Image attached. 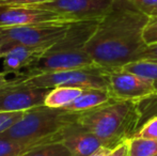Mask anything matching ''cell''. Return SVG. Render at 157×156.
Returning a JSON list of instances; mask_svg holds the SVG:
<instances>
[{"instance_id":"30bf717a","label":"cell","mask_w":157,"mask_h":156,"mask_svg":"<svg viewBox=\"0 0 157 156\" xmlns=\"http://www.w3.org/2000/svg\"><path fill=\"white\" fill-rule=\"evenodd\" d=\"M67 21L52 11L31 6L0 8V28L21 27L46 23Z\"/></svg>"},{"instance_id":"ffe728a7","label":"cell","mask_w":157,"mask_h":156,"mask_svg":"<svg viewBox=\"0 0 157 156\" xmlns=\"http://www.w3.org/2000/svg\"><path fill=\"white\" fill-rule=\"evenodd\" d=\"M26 111V110H25ZM25 111H12V112H0V134L10 129L16 124L25 115Z\"/></svg>"},{"instance_id":"52a82bcc","label":"cell","mask_w":157,"mask_h":156,"mask_svg":"<svg viewBox=\"0 0 157 156\" xmlns=\"http://www.w3.org/2000/svg\"><path fill=\"white\" fill-rule=\"evenodd\" d=\"M113 0H52L31 8L52 11L67 21H99L110 10Z\"/></svg>"},{"instance_id":"d4e9b609","label":"cell","mask_w":157,"mask_h":156,"mask_svg":"<svg viewBox=\"0 0 157 156\" xmlns=\"http://www.w3.org/2000/svg\"><path fill=\"white\" fill-rule=\"evenodd\" d=\"M112 149L108 148V146H101V148H98L94 153H92L90 156H109L110 153H111Z\"/></svg>"},{"instance_id":"44dd1931","label":"cell","mask_w":157,"mask_h":156,"mask_svg":"<svg viewBox=\"0 0 157 156\" xmlns=\"http://www.w3.org/2000/svg\"><path fill=\"white\" fill-rule=\"evenodd\" d=\"M132 2L147 16H157V0H132Z\"/></svg>"},{"instance_id":"5bb4252c","label":"cell","mask_w":157,"mask_h":156,"mask_svg":"<svg viewBox=\"0 0 157 156\" xmlns=\"http://www.w3.org/2000/svg\"><path fill=\"white\" fill-rule=\"evenodd\" d=\"M83 89L74 87H57L50 89L44 100V105L50 108H64L75 101Z\"/></svg>"},{"instance_id":"2e32d148","label":"cell","mask_w":157,"mask_h":156,"mask_svg":"<svg viewBox=\"0 0 157 156\" xmlns=\"http://www.w3.org/2000/svg\"><path fill=\"white\" fill-rule=\"evenodd\" d=\"M128 142V156H157V140L132 137Z\"/></svg>"},{"instance_id":"6da1fadb","label":"cell","mask_w":157,"mask_h":156,"mask_svg":"<svg viewBox=\"0 0 157 156\" xmlns=\"http://www.w3.org/2000/svg\"><path fill=\"white\" fill-rule=\"evenodd\" d=\"M149 18L132 0H113L86 45L94 64L116 70L139 60L147 47L142 31Z\"/></svg>"},{"instance_id":"7a4b0ae2","label":"cell","mask_w":157,"mask_h":156,"mask_svg":"<svg viewBox=\"0 0 157 156\" xmlns=\"http://www.w3.org/2000/svg\"><path fill=\"white\" fill-rule=\"evenodd\" d=\"M76 121L105 146L114 149L137 133L142 125L143 113L140 102L110 100L91 110L76 113Z\"/></svg>"},{"instance_id":"7402d4cb","label":"cell","mask_w":157,"mask_h":156,"mask_svg":"<svg viewBox=\"0 0 157 156\" xmlns=\"http://www.w3.org/2000/svg\"><path fill=\"white\" fill-rule=\"evenodd\" d=\"M52 0H0V8H18V6H33Z\"/></svg>"},{"instance_id":"3957f363","label":"cell","mask_w":157,"mask_h":156,"mask_svg":"<svg viewBox=\"0 0 157 156\" xmlns=\"http://www.w3.org/2000/svg\"><path fill=\"white\" fill-rule=\"evenodd\" d=\"M74 120H76L75 112L39 105L26 110L24 117L10 129L0 134V137L18 140L55 138L66 124Z\"/></svg>"},{"instance_id":"9c48e42d","label":"cell","mask_w":157,"mask_h":156,"mask_svg":"<svg viewBox=\"0 0 157 156\" xmlns=\"http://www.w3.org/2000/svg\"><path fill=\"white\" fill-rule=\"evenodd\" d=\"M56 141L62 143L72 156H90L104 146L99 138L81 126L76 120L66 124L57 134Z\"/></svg>"},{"instance_id":"5b68a950","label":"cell","mask_w":157,"mask_h":156,"mask_svg":"<svg viewBox=\"0 0 157 156\" xmlns=\"http://www.w3.org/2000/svg\"><path fill=\"white\" fill-rule=\"evenodd\" d=\"M74 21H59L21 27L0 28V55L15 45L52 47L67 31Z\"/></svg>"},{"instance_id":"cb8c5ba5","label":"cell","mask_w":157,"mask_h":156,"mask_svg":"<svg viewBox=\"0 0 157 156\" xmlns=\"http://www.w3.org/2000/svg\"><path fill=\"white\" fill-rule=\"evenodd\" d=\"M109 156H128V142L127 140L122 142L121 144L117 146L114 149H112Z\"/></svg>"},{"instance_id":"d6986e66","label":"cell","mask_w":157,"mask_h":156,"mask_svg":"<svg viewBox=\"0 0 157 156\" xmlns=\"http://www.w3.org/2000/svg\"><path fill=\"white\" fill-rule=\"evenodd\" d=\"M142 39L147 46L157 45V16H150L143 28Z\"/></svg>"},{"instance_id":"e0dca14e","label":"cell","mask_w":157,"mask_h":156,"mask_svg":"<svg viewBox=\"0 0 157 156\" xmlns=\"http://www.w3.org/2000/svg\"><path fill=\"white\" fill-rule=\"evenodd\" d=\"M23 156H72L68 150L60 142H49L37 146Z\"/></svg>"},{"instance_id":"484cf974","label":"cell","mask_w":157,"mask_h":156,"mask_svg":"<svg viewBox=\"0 0 157 156\" xmlns=\"http://www.w3.org/2000/svg\"><path fill=\"white\" fill-rule=\"evenodd\" d=\"M6 75H8V74L4 73L3 71L0 72V86L3 85V83H6V81H8V79H6Z\"/></svg>"},{"instance_id":"ba28073f","label":"cell","mask_w":157,"mask_h":156,"mask_svg":"<svg viewBox=\"0 0 157 156\" xmlns=\"http://www.w3.org/2000/svg\"><path fill=\"white\" fill-rule=\"evenodd\" d=\"M50 89L25 87L14 79L0 86V112L25 111L44 104Z\"/></svg>"},{"instance_id":"8992f818","label":"cell","mask_w":157,"mask_h":156,"mask_svg":"<svg viewBox=\"0 0 157 156\" xmlns=\"http://www.w3.org/2000/svg\"><path fill=\"white\" fill-rule=\"evenodd\" d=\"M107 90L116 101L142 102L157 95V88L153 82L123 69L108 70Z\"/></svg>"},{"instance_id":"7c38bea8","label":"cell","mask_w":157,"mask_h":156,"mask_svg":"<svg viewBox=\"0 0 157 156\" xmlns=\"http://www.w3.org/2000/svg\"><path fill=\"white\" fill-rule=\"evenodd\" d=\"M112 100L108 90L105 89H85L82 93L70 105L64 107V110L70 112H82L106 104Z\"/></svg>"},{"instance_id":"4fadbf2b","label":"cell","mask_w":157,"mask_h":156,"mask_svg":"<svg viewBox=\"0 0 157 156\" xmlns=\"http://www.w3.org/2000/svg\"><path fill=\"white\" fill-rule=\"evenodd\" d=\"M49 142H57L56 137L37 140H18L0 137V156H23L37 146Z\"/></svg>"},{"instance_id":"8fae6325","label":"cell","mask_w":157,"mask_h":156,"mask_svg":"<svg viewBox=\"0 0 157 156\" xmlns=\"http://www.w3.org/2000/svg\"><path fill=\"white\" fill-rule=\"evenodd\" d=\"M49 47L45 46L15 45L4 50L0 58L3 59V72L6 74L21 75L27 67L39 60Z\"/></svg>"},{"instance_id":"ac0fdd59","label":"cell","mask_w":157,"mask_h":156,"mask_svg":"<svg viewBox=\"0 0 157 156\" xmlns=\"http://www.w3.org/2000/svg\"><path fill=\"white\" fill-rule=\"evenodd\" d=\"M132 137L157 140V116L147 119Z\"/></svg>"},{"instance_id":"603a6c76","label":"cell","mask_w":157,"mask_h":156,"mask_svg":"<svg viewBox=\"0 0 157 156\" xmlns=\"http://www.w3.org/2000/svg\"><path fill=\"white\" fill-rule=\"evenodd\" d=\"M140 59H149V60H156L157 61V45L147 46L143 50ZM139 59V60H140Z\"/></svg>"},{"instance_id":"4316f807","label":"cell","mask_w":157,"mask_h":156,"mask_svg":"<svg viewBox=\"0 0 157 156\" xmlns=\"http://www.w3.org/2000/svg\"><path fill=\"white\" fill-rule=\"evenodd\" d=\"M0 40H1V38H0Z\"/></svg>"},{"instance_id":"277c9868","label":"cell","mask_w":157,"mask_h":156,"mask_svg":"<svg viewBox=\"0 0 157 156\" xmlns=\"http://www.w3.org/2000/svg\"><path fill=\"white\" fill-rule=\"evenodd\" d=\"M17 83L36 89L74 87L80 89H108V70L92 65L73 70L48 72L31 77H17Z\"/></svg>"},{"instance_id":"9a60e30c","label":"cell","mask_w":157,"mask_h":156,"mask_svg":"<svg viewBox=\"0 0 157 156\" xmlns=\"http://www.w3.org/2000/svg\"><path fill=\"white\" fill-rule=\"evenodd\" d=\"M121 69L134 73L140 77L150 80L157 88V61L149 59H140L127 63Z\"/></svg>"}]
</instances>
